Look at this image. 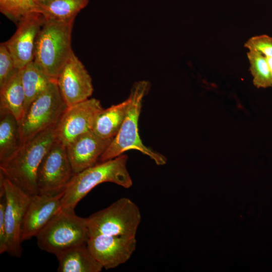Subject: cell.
Instances as JSON below:
<instances>
[{
	"mask_svg": "<svg viewBox=\"0 0 272 272\" xmlns=\"http://www.w3.org/2000/svg\"><path fill=\"white\" fill-rule=\"evenodd\" d=\"M5 196L3 191H0V253L7 252V235L6 232L5 210Z\"/></svg>",
	"mask_w": 272,
	"mask_h": 272,
	"instance_id": "cell-26",
	"label": "cell"
},
{
	"mask_svg": "<svg viewBox=\"0 0 272 272\" xmlns=\"http://www.w3.org/2000/svg\"><path fill=\"white\" fill-rule=\"evenodd\" d=\"M127 159V155L122 154L75 174L64 190L61 210L75 211L82 198L104 182L113 183L125 188L131 187L133 182L126 166Z\"/></svg>",
	"mask_w": 272,
	"mask_h": 272,
	"instance_id": "cell-2",
	"label": "cell"
},
{
	"mask_svg": "<svg viewBox=\"0 0 272 272\" xmlns=\"http://www.w3.org/2000/svg\"><path fill=\"white\" fill-rule=\"evenodd\" d=\"M150 83L141 81L133 85L128 97L129 103L123 123L116 135L99 158L100 162L122 155L130 150H135L149 157L157 165H164L166 158L143 143L139 133L138 122L144 97L150 89Z\"/></svg>",
	"mask_w": 272,
	"mask_h": 272,
	"instance_id": "cell-3",
	"label": "cell"
},
{
	"mask_svg": "<svg viewBox=\"0 0 272 272\" xmlns=\"http://www.w3.org/2000/svg\"><path fill=\"white\" fill-rule=\"evenodd\" d=\"M0 191L5 196V219L8 250L10 255L20 257L22 253V227L30 196L0 171Z\"/></svg>",
	"mask_w": 272,
	"mask_h": 272,
	"instance_id": "cell-8",
	"label": "cell"
},
{
	"mask_svg": "<svg viewBox=\"0 0 272 272\" xmlns=\"http://www.w3.org/2000/svg\"><path fill=\"white\" fill-rule=\"evenodd\" d=\"M66 146L55 140L37 170V194L53 195L65 190L74 175Z\"/></svg>",
	"mask_w": 272,
	"mask_h": 272,
	"instance_id": "cell-9",
	"label": "cell"
},
{
	"mask_svg": "<svg viewBox=\"0 0 272 272\" xmlns=\"http://www.w3.org/2000/svg\"><path fill=\"white\" fill-rule=\"evenodd\" d=\"M21 145L19 121L9 111L0 109V162L11 157Z\"/></svg>",
	"mask_w": 272,
	"mask_h": 272,
	"instance_id": "cell-18",
	"label": "cell"
},
{
	"mask_svg": "<svg viewBox=\"0 0 272 272\" xmlns=\"http://www.w3.org/2000/svg\"><path fill=\"white\" fill-rule=\"evenodd\" d=\"M25 95L20 70L0 89V109L6 110L20 122L25 111Z\"/></svg>",
	"mask_w": 272,
	"mask_h": 272,
	"instance_id": "cell-21",
	"label": "cell"
},
{
	"mask_svg": "<svg viewBox=\"0 0 272 272\" xmlns=\"http://www.w3.org/2000/svg\"><path fill=\"white\" fill-rule=\"evenodd\" d=\"M103 109L100 101L95 98L68 106L54 128L56 140L66 146L80 135L92 131Z\"/></svg>",
	"mask_w": 272,
	"mask_h": 272,
	"instance_id": "cell-10",
	"label": "cell"
},
{
	"mask_svg": "<svg viewBox=\"0 0 272 272\" xmlns=\"http://www.w3.org/2000/svg\"><path fill=\"white\" fill-rule=\"evenodd\" d=\"M56 81L67 106L89 99L93 92L91 77L74 51Z\"/></svg>",
	"mask_w": 272,
	"mask_h": 272,
	"instance_id": "cell-12",
	"label": "cell"
},
{
	"mask_svg": "<svg viewBox=\"0 0 272 272\" xmlns=\"http://www.w3.org/2000/svg\"><path fill=\"white\" fill-rule=\"evenodd\" d=\"M58 272H100L103 268L91 253L87 243L62 250L55 255Z\"/></svg>",
	"mask_w": 272,
	"mask_h": 272,
	"instance_id": "cell-16",
	"label": "cell"
},
{
	"mask_svg": "<svg viewBox=\"0 0 272 272\" xmlns=\"http://www.w3.org/2000/svg\"><path fill=\"white\" fill-rule=\"evenodd\" d=\"M74 23L46 20L37 36L33 61L52 79L56 80L73 52Z\"/></svg>",
	"mask_w": 272,
	"mask_h": 272,
	"instance_id": "cell-4",
	"label": "cell"
},
{
	"mask_svg": "<svg viewBox=\"0 0 272 272\" xmlns=\"http://www.w3.org/2000/svg\"><path fill=\"white\" fill-rule=\"evenodd\" d=\"M53 80L33 102L19 122L22 145L40 132L55 127L67 107Z\"/></svg>",
	"mask_w": 272,
	"mask_h": 272,
	"instance_id": "cell-7",
	"label": "cell"
},
{
	"mask_svg": "<svg viewBox=\"0 0 272 272\" xmlns=\"http://www.w3.org/2000/svg\"><path fill=\"white\" fill-rule=\"evenodd\" d=\"M112 140L102 139L90 131L66 145L67 154L74 174L96 164Z\"/></svg>",
	"mask_w": 272,
	"mask_h": 272,
	"instance_id": "cell-15",
	"label": "cell"
},
{
	"mask_svg": "<svg viewBox=\"0 0 272 272\" xmlns=\"http://www.w3.org/2000/svg\"><path fill=\"white\" fill-rule=\"evenodd\" d=\"M36 3H37L38 5H39L40 3H42L45 0H32Z\"/></svg>",
	"mask_w": 272,
	"mask_h": 272,
	"instance_id": "cell-28",
	"label": "cell"
},
{
	"mask_svg": "<svg viewBox=\"0 0 272 272\" xmlns=\"http://www.w3.org/2000/svg\"><path fill=\"white\" fill-rule=\"evenodd\" d=\"M0 11L16 25L31 14L40 13L39 5L32 0H0Z\"/></svg>",
	"mask_w": 272,
	"mask_h": 272,
	"instance_id": "cell-23",
	"label": "cell"
},
{
	"mask_svg": "<svg viewBox=\"0 0 272 272\" xmlns=\"http://www.w3.org/2000/svg\"><path fill=\"white\" fill-rule=\"evenodd\" d=\"M13 57L4 44H0V89L2 88L19 71Z\"/></svg>",
	"mask_w": 272,
	"mask_h": 272,
	"instance_id": "cell-24",
	"label": "cell"
},
{
	"mask_svg": "<svg viewBox=\"0 0 272 272\" xmlns=\"http://www.w3.org/2000/svg\"><path fill=\"white\" fill-rule=\"evenodd\" d=\"M64 192V190L53 195L36 194L30 196L22 227V242L35 237L61 210Z\"/></svg>",
	"mask_w": 272,
	"mask_h": 272,
	"instance_id": "cell-14",
	"label": "cell"
},
{
	"mask_svg": "<svg viewBox=\"0 0 272 272\" xmlns=\"http://www.w3.org/2000/svg\"><path fill=\"white\" fill-rule=\"evenodd\" d=\"M89 0H45L39 4L46 20L74 22L76 16L88 4Z\"/></svg>",
	"mask_w": 272,
	"mask_h": 272,
	"instance_id": "cell-19",
	"label": "cell"
},
{
	"mask_svg": "<svg viewBox=\"0 0 272 272\" xmlns=\"http://www.w3.org/2000/svg\"><path fill=\"white\" fill-rule=\"evenodd\" d=\"M269 67L270 70V72L272 78V57H269V56H265Z\"/></svg>",
	"mask_w": 272,
	"mask_h": 272,
	"instance_id": "cell-27",
	"label": "cell"
},
{
	"mask_svg": "<svg viewBox=\"0 0 272 272\" xmlns=\"http://www.w3.org/2000/svg\"><path fill=\"white\" fill-rule=\"evenodd\" d=\"M54 128L38 133L23 143L11 157L0 162V171L30 196L37 194V170L56 140Z\"/></svg>",
	"mask_w": 272,
	"mask_h": 272,
	"instance_id": "cell-1",
	"label": "cell"
},
{
	"mask_svg": "<svg viewBox=\"0 0 272 272\" xmlns=\"http://www.w3.org/2000/svg\"><path fill=\"white\" fill-rule=\"evenodd\" d=\"M35 237L40 249L55 255L87 243L89 238L88 218L78 216L75 211L60 210Z\"/></svg>",
	"mask_w": 272,
	"mask_h": 272,
	"instance_id": "cell-5",
	"label": "cell"
},
{
	"mask_svg": "<svg viewBox=\"0 0 272 272\" xmlns=\"http://www.w3.org/2000/svg\"><path fill=\"white\" fill-rule=\"evenodd\" d=\"M249 50L257 51L265 56L272 57V37L266 35L250 38L244 44Z\"/></svg>",
	"mask_w": 272,
	"mask_h": 272,
	"instance_id": "cell-25",
	"label": "cell"
},
{
	"mask_svg": "<svg viewBox=\"0 0 272 272\" xmlns=\"http://www.w3.org/2000/svg\"><path fill=\"white\" fill-rule=\"evenodd\" d=\"M45 21L42 13L31 14L17 25V29L14 35L3 42L18 70L33 61L36 39Z\"/></svg>",
	"mask_w": 272,
	"mask_h": 272,
	"instance_id": "cell-11",
	"label": "cell"
},
{
	"mask_svg": "<svg viewBox=\"0 0 272 272\" xmlns=\"http://www.w3.org/2000/svg\"><path fill=\"white\" fill-rule=\"evenodd\" d=\"M20 71L25 95V114L33 101L47 88L52 81L56 80L47 76L33 61Z\"/></svg>",
	"mask_w": 272,
	"mask_h": 272,
	"instance_id": "cell-20",
	"label": "cell"
},
{
	"mask_svg": "<svg viewBox=\"0 0 272 272\" xmlns=\"http://www.w3.org/2000/svg\"><path fill=\"white\" fill-rule=\"evenodd\" d=\"M88 218L89 237L98 235L135 237L141 221L138 206L123 197Z\"/></svg>",
	"mask_w": 272,
	"mask_h": 272,
	"instance_id": "cell-6",
	"label": "cell"
},
{
	"mask_svg": "<svg viewBox=\"0 0 272 272\" xmlns=\"http://www.w3.org/2000/svg\"><path fill=\"white\" fill-rule=\"evenodd\" d=\"M136 237L98 235L89 237L87 246L96 259L106 269L125 263L137 248Z\"/></svg>",
	"mask_w": 272,
	"mask_h": 272,
	"instance_id": "cell-13",
	"label": "cell"
},
{
	"mask_svg": "<svg viewBox=\"0 0 272 272\" xmlns=\"http://www.w3.org/2000/svg\"><path fill=\"white\" fill-rule=\"evenodd\" d=\"M129 103L128 98L121 103L103 109L97 115L92 131L102 139H113L123 123Z\"/></svg>",
	"mask_w": 272,
	"mask_h": 272,
	"instance_id": "cell-17",
	"label": "cell"
},
{
	"mask_svg": "<svg viewBox=\"0 0 272 272\" xmlns=\"http://www.w3.org/2000/svg\"><path fill=\"white\" fill-rule=\"evenodd\" d=\"M253 83L257 88L272 86V78L265 56L259 52L249 50L247 53Z\"/></svg>",
	"mask_w": 272,
	"mask_h": 272,
	"instance_id": "cell-22",
	"label": "cell"
}]
</instances>
